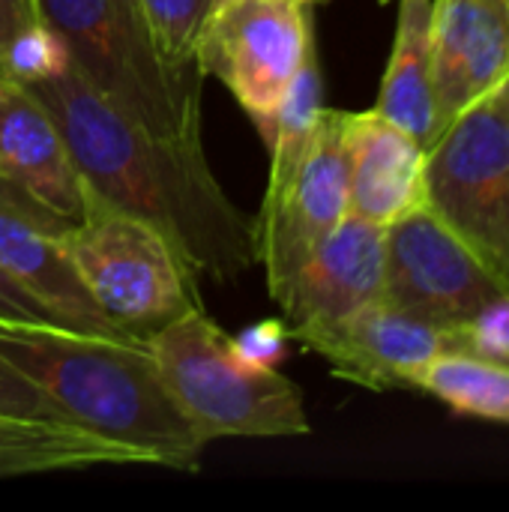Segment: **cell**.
<instances>
[{
	"label": "cell",
	"instance_id": "1",
	"mask_svg": "<svg viewBox=\"0 0 509 512\" xmlns=\"http://www.w3.org/2000/svg\"><path fill=\"white\" fill-rule=\"evenodd\" d=\"M54 117L90 192L159 228L195 276L234 279L255 264V228L213 177L201 144L165 141L117 111L69 54L18 78Z\"/></svg>",
	"mask_w": 509,
	"mask_h": 512
},
{
	"label": "cell",
	"instance_id": "2",
	"mask_svg": "<svg viewBox=\"0 0 509 512\" xmlns=\"http://www.w3.org/2000/svg\"><path fill=\"white\" fill-rule=\"evenodd\" d=\"M0 354L69 423L141 453L147 465L201 468L207 441L177 408L147 339L0 321Z\"/></svg>",
	"mask_w": 509,
	"mask_h": 512
},
{
	"label": "cell",
	"instance_id": "3",
	"mask_svg": "<svg viewBox=\"0 0 509 512\" xmlns=\"http://www.w3.org/2000/svg\"><path fill=\"white\" fill-rule=\"evenodd\" d=\"M75 69L156 138L201 144V69L159 51L138 0H36Z\"/></svg>",
	"mask_w": 509,
	"mask_h": 512
},
{
	"label": "cell",
	"instance_id": "4",
	"mask_svg": "<svg viewBox=\"0 0 509 512\" xmlns=\"http://www.w3.org/2000/svg\"><path fill=\"white\" fill-rule=\"evenodd\" d=\"M159 375L192 429L219 438H303L312 432L300 387L240 354L207 312L189 309L150 339Z\"/></svg>",
	"mask_w": 509,
	"mask_h": 512
},
{
	"label": "cell",
	"instance_id": "5",
	"mask_svg": "<svg viewBox=\"0 0 509 512\" xmlns=\"http://www.w3.org/2000/svg\"><path fill=\"white\" fill-rule=\"evenodd\" d=\"M60 246L102 315L126 336L150 339L198 309V276L150 222L93 195L81 222L60 228Z\"/></svg>",
	"mask_w": 509,
	"mask_h": 512
},
{
	"label": "cell",
	"instance_id": "6",
	"mask_svg": "<svg viewBox=\"0 0 509 512\" xmlns=\"http://www.w3.org/2000/svg\"><path fill=\"white\" fill-rule=\"evenodd\" d=\"M426 207L509 288V102L504 93L453 120L426 156Z\"/></svg>",
	"mask_w": 509,
	"mask_h": 512
},
{
	"label": "cell",
	"instance_id": "7",
	"mask_svg": "<svg viewBox=\"0 0 509 512\" xmlns=\"http://www.w3.org/2000/svg\"><path fill=\"white\" fill-rule=\"evenodd\" d=\"M312 54L309 3L225 0L198 39L195 63L201 75H213L231 90L267 138L279 105Z\"/></svg>",
	"mask_w": 509,
	"mask_h": 512
},
{
	"label": "cell",
	"instance_id": "8",
	"mask_svg": "<svg viewBox=\"0 0 509 512\" xmlns=\"http://www.w3.org/2000/svg\"><path fill=\"white\" fill-rule=\"evenodd\" d=\"M509 288L426 204L384 228V300L462 327Z\"/></svg>",
	"mask_w": 509,
	"mask_h": 512
},
{
	"label": "cell",
	"instance_id": "9",
	"mask_svg": "<svg viewBox=\"0 0 509 512\" xmlns=\"http://www.w3.org/2000/svg\"><path fill=\"white\" fill-rule=\"evenodd\" d=\"M348 216V144L345 111L321 108L306 153L291 183L261 201L255 228V261L267 273L276 300L297 267Z\"/></svg>",
	"mask_w": 509,
	"mask_h": 512
},
{
	"label": "cell",
	"instance_id": "10",
	"mask_svg": "<svg viewBox=\"0 0 509 512\" xmlns=\"http://www.w3.org/2000/svg\"><path fill=\"white\" fill-rule=\"evenodd\" d=\"M294 342L324 357L333 375L378 393L396 387L417 390L420 372L435 357L465 351L462 327L429 321L384 297Z\"/></svg>",
	"mask_w": 509,
	"mask_h": 512
},
{
	"label": "cell",
	"instance_id": "11",
	"mask_svg": "<svg viewBox=\"0 0 509 512\" xmlns=\"http://www.w3.org/2000/svg\"><path fill=\"white\" fill-rule=\"evenodd\" d=\"M384 297V228L348 213L273 300L288 339L330 327Z\"/></svg>",
	"mask_w": 509,
	"mask_h": 512
},
{
	"label": "cell",
	"instance_id": "12",
	"mask_svg": "<svg viewBox=\"0 0 509 512\" xmlns=\"http://www.w3.org/2000/svg\"><path fill=\"white\" fill-rule=\"evenodd\" d=\"M432 78L438 135L509 84V0H435Z\"/></svg>",
	"mask_w": 509,
	"mask_h": 512
},
{
	"label": "cell",
	"instance_id": "13",
	"mask_svg": "<svg viewBox=\"0 0 509 512\" xmlns=\"http://www.w3.org/2000/svg\"><path fill=\"white\" fill-rule=\"evenodd\" d=\"M0 180L60 228L81 222L93 201L54 117L12 78H0Z\"/></svg>",
	"mask_w": 509,
	"mask_h": 512
},
{
	"label": "cell",
	"instance_id": "14",
	"mask_svg": "<svg viewBox=\"0 0 509 512\" xmlns=\"http://www.w3.org/2000/svg\"><path fill=\"white\" fill-rule=\"evenodd\" d=\"M0 270L39 300L63 327L96 333H120L87 294L72 261L60 246V225L0 180Z\"/></svg>",
	"mask_w": 509,
	"mask_h": 512
},
{
	"label": "cell",
	"instance_id": "15",
	"mask_svg": "<svg viewBox=\"0 0 509 512\" xmlns=\"http://www.w3.org/2000/svg\"><path fill=\"white\" fill-rule=\"evenodd\" d=\"M348 213L387 228L426 204L429 150L402 126L372 111H345Z\"/></svg>",
	"mask_w": 509,
	"mask_h": 512
},
{
	"label": "cell",
	"instance_id": "16",
	"mask_svg": "<svg viewBox=\"0 0 509 512\" xmlns=\"http://www.w3.org/2000/svg\"><path fill=\"white\" fill-rule=\"evenodd\" d=\"M102 465H147L141 453L78 423L0 414V480L87 471Z\"/></svg>",
	"mask_w": 509,
	"mask_h": 512
},
{
	"label": "cell",
	"instance_id": "17",
	"mask_svg": "<svg viewBox=\"0 0 509 512\" xmlns=\"http://www.w3.org/2000/svg\"><path fill=\"white\" fill-rule=\"evenodd\" d=\"M432 6L435 0H402L390 66L375 111L411 132L426 150L438 138L432 78Z\"/></svg>",
	"mask_w": 509,
	"mask_h": 512
},
{
	"label": "cell",
	"instance_id": "18",
	"mask_svg": "<svg viewBox=\"0 0 509 512\" xmlns=\"http://www.w3.org/2000/svg\"><path fill=\"white\" fill-rule=\"evenodd\" d=\"M417 390L432 393L459 414L509 423V363L450 351L435 357L417 378Z\"/></svg>",
	"mask_w": 509,
	"mask_h": 512
},
{
	"label": "cell",
	"instance_id": "19",
	"mask_svg": "<svg viewBox=\"0 0 509 512\" xmlns=\"http://www.w3.org/2000/svg\"><path fill=\"white\" fill-rule=\"evenodd\" d=\"M63 54L66 48L45 27L36 0H0V78L18 81Z\"/></svg>",
	"mask_w": 509,
	"mask_h": 512
},
{
	"label": "cell",
	"instance_id": "20",
	"mask_svg": "<svg viewBox=\"0 0 509 512\" xmlns=\"http://www.w3.org/2000/svg\"><path fill=\"white\" fill-rule=\"evenodd\" d=\"M150 33L174 66H198L195 48L216 9V0H138Z\"/></svg>",
	"mask_w": 509,
	"mask_h": 512
},
{
	"label": "cell",
	"instance_id": "21",
	"mask_svg": "<svg viewBox=\"0 0 509 512\" xmlns=\"http://www.w3.org/2000/svg\"><path fill=\"white\" fill-rule=\"evenodd\" d=\"M0 414H12V417H42V420H66L63 411L27 375H21L3 354H0Z\"/></svg>",
	"mask_w": 509,
	"mask_h": 512
},
{
	"label": "cell",
	"instance_id": "22",
	"mask_svg": "<svg viewBox=\"0 0 509 512\" xmlns=\"http://www.w3.org/2000/svg\"><path fill=\"white\" fill-rule=\"evenodd\" d=\"M465 351L509 363V297L495 300L474 321L462 324Z\"/></svg>",
	"mask_w": 509,
	"mask_h": 512
},
{
	"label": "cell",
	"instance_id": "23",
	"mask_svg": "<svg viewBox=\"0 0 509 512\" xmlns=\"http://www.w3.org/2000/svg\"><path fill=\"white\" fill-rule=\"evenodd\" d=\"M285 342H291L285 321H264L255 330L234 339L240 354H246L249 360L264 363V366H276V360L285 354Z\"/></svg>",
	"mask_w": 509,
	"mask_h": 512
},
{
	"label": "cell",
	"instance_id": "24",
	"mask_svg": "<svg viewBox=\"0 0 509 512\" xmlns=\"http://www.w3.org/2000/svg\"><path fill=\"white\" fill-rule=\"evenodd\" d=\"M0 321H18V324H60L39 300H33L24 288H18L3 270H0ZM63 327V324H60ZM72 330V327H69Z\"/></svg>",
	"mask_w": 509,
	"mask_h": 512
},
{
	"label": "cell",
	"instance_id": "25",
	"mask_svg": "<svg viewBox=\"0 0 509 512\" xmlns=\"http://www.w3.org/2000/svg\"><path fill=\"white\" fill-rule=\"evenodd\" d=\"M504 96H507V102H509V84H507V87H504Z\"/></svg>",
	"mask_w": 509,
	"mask_h": 512
},
{
	"label": "cell",
	"instance_id": "26",
	"mask_svg": "<svg viewBox=\"0 0 509 512\" xmlns=\"http://www.w3.org/2000/svg\"><path fill=\"white\" fill-rule=\"evenodd\" d=\"M303 3H309V6H312V3H315V0H303Z\"/></svg>",
	"mask_w": 509,
	"mask_h": 512
},
{
	"label": "cell",
	"instance_id": "27",
	"mask_svg": "<svg viewBox=\"0 0 509 512\" xmlns=\"http://www.w3.org/2000/svg\"><path fill=\"white\" fill-rule=\"evenodd\" d=\"M219 3H225V0H216V6H219Z\"/></svg>",
	"mask_w": 509,
	"mask_h": 512
},
{
	"label": "cell",
	"instance_id": "28",
	"mask_svg": "<svg viewBox=\"0 0 509 512\" xmlns=\"http://www.w3.org/2000/svg\"><path fill=\"white\" fill-rule=\"evenodd\" d=\"M381 3H387V0H381Z\"/></svg>",
	"mask_w": 509,
	"mask_h": 512
}]
</instances>
